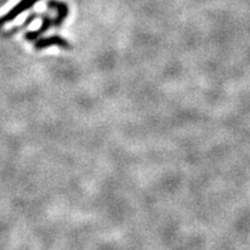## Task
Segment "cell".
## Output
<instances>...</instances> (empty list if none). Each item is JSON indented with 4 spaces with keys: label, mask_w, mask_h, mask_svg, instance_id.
Listing matches in <instances>:
<instances>
[{
    "label": "cell",
    "mask_w": 250,
    "mask_h": 250,
    "mask_svg": "<svg viewBox=\"0 0 250 250\" xmlns=\"http://www.w3.org/2000/svg\"><path fill=\"white\" fill-rule=\"evenodd\" d=\"M50 44H62V46H65V47L67 46L66 42L63 41V40H61L60 37H51L50 40H48V38H43V40H41V41L37 43V47L43 48L46 47V46H50Z\"/></svg>",
    "instance_id": "2"
},
{
    "label": "cell",
    "mask_w": 250,
    "mask_h": 250,
    "mask_svg": "<svg viewBox=\"0 0 250 250\" xmlns=\"http://www.w3.org/2000/svg\"><path fill=\"white\" fill-rule=\"evenodd\" d=\"M36 1H37V0H22V1H21V3H19L18 5H16V6H14V8H13L12 12H10L9 14H8V16L5 17V18H4V21H12V19L16 18V17L18 16V14H21V13L24 12L25 9H28V8H31V6L33 5V4H35Z\"/></svg>",
    "instance_id": "1"
}]
</instances>
